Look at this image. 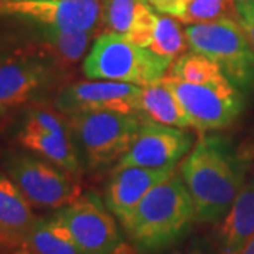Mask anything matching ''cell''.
Listing matches in <instances>:
<instances>
[{"instance_id": "6da1fadb", "label": "cell", "mask_w": 254, "mask_h": 254, "mask_svg": "<svg viewBox=\"0 0 254 254\" xmlns=\"http://www.w3.org/2000/svg\"><path fill=\"white\" fill-rule=\"evenodd\" d=\"M195 220L218 223L225 218L245 182L243 164L219 137H202L181 165Z\"/></svg>"}, {"instance_id": "7a4b0ae2", "label": "cell", "mask_w": 254, "mask_h": 254, "mask_svg": "<svg viewBox=\"0 0 254 254\" xmlns=\"http://www.w3.org/2000/svg\"><path fill=\"white\" fill-rule=\"evenodd\" d=\"M193 222L190 190L182 175L174 173L148 190L123 229L137 254H153L185 239Z\"/></svg>"}, {"instance_id": "3957f363", "label": "cell", "mask_w": 254, "mask_h": 254, "mask_svg": "<svg viewBox=\"0 0 254 254\" xmlns=\"http://www.w3.org/2000/svg\"><path fill=\"white\" fill-rule=\"evenodd\" d=\"M173 61L150 48L130 43L125 37L106 31L99 36L83 61V73L89 79L128 82L145 86L163 79Z\"/></svg>"}, {"instance_id": "277c9868", "label": "cell", "mask_w": 254, "mask_h": 254, "mask_svg": "<svg viewBox=\"0 0 254 254\" xmlns=\"http://www.w3.org/2000/svg\"><path fill=\"white\" fill-rule=\"evenodd\" d=\"M192 51L208 57L240 91L254 92V48L235 18L185 28Z\"/></svg>"}, {"instance_id": "5b68a950", "label": "cell", "mask_w": 254, "mask_h": 254, "mask_svg": "<svg viewBox=\"0 0 254 254\" xmlns=\"http://www.w3.org/2000/svg\"><path fill=\"white\" fill-rule=\"evenodd\" d=\"M140 115L122 112H83L71 116V128L92 168L106 167L126 153L141 126Z\"/></svg>"}, {"instance_id": "8992f818", "label": "cell", "mask_w": 254, "mask_h": 254, "mask_svg": "<svg viewBox=\"0 0 254 254\" xmlns=\"http://www.w3.org/2000/svg\"><path fill=\"white\" fill-rule=\"evenodd\" d=\"M164 81L181 100L192 127L200 133L230 126L245 106L242 91L226 76L202 85L188 83L170 75H165Z\"/></svg>"}, {"instance_id": "52a82bcc", "label": "cell", "mask_w": 254, "mask_h": 254, "mask_svg": "<svg viewBox=\"0 0 254 254\" xmlns=\"http://www.w3.org/2000/svg\"><path fill=\"white\" fill-rule=\"evenodd\" d=\"M6 173L31 206L61 209L81 196V187L48 160L27 153L10 154Z\"/></svg>"}, {"instance_id": "ba28073f", "label": "cell", "mask_w": 254, "mask_h": 254, "mask_svg": "<svg viewBox=\"0 0 254 254\" xmlns=\"http://www.w3.org/2000/svg\"><path fill=\"white\" fill-rule=\"evenodd\" d=\"M57 213L83 254H113L123 243L112 212L93 192L81 195Z\"/></svg>"}, {"instance_id": "9c48e42d", "label": "cell", "mask_w": 254, "mask_h": 254, "mask_svg": "<svg viewBox=\"0 0 254 254\" xmlns=\"http://www.w3.org/2000/svg\"><path fill=\"white\" fill-rule=\"evenodd\" d=\"M192 147V136L185 128L167 126L151 119H143L130 148L120 157L115 168L177 167Z\"/></svg>"}, {"instance_id": "30bf717a", "label": "cell", "mask_w": 254, "mask_h": 254, "mask_svg": "<svg viewBox=\"0 0 254 254\" xmlns=\"http://www.w3.org/2000/svg\"><path fill=\"white\" fill-rule=\"evenodd\" d=\"M0 14L93 33L102 23V4L99 0H0Z\"/></svg>"}, {"instance_id": "8fae6325", "label": "cell", "mask_w": 254, "mask_h": 254, "mask_svg": "<svg viewBox=\"0 0 254 254\" xmlns=\"http://www.w3.org/2000/svg\"><path fill=\"white\" fill-rule=\"evenodd\" d=\"M143 86L128 82L105 81L76 82L58 93L57 108L72 116L83 112H122L140 113Z\"/></svg>"}, {"instance_id": "7c38bea8", "label": "cell", "mask_w": 254, "mask_h": 254, "mask_svg": "<svg viewBox=\"0 0 254 254\" xmlns=\"http://www.w3.org/2000/svg\"><path fill=\"white\" fill-rule=\"evenodd\" d=\"M175 168L177 167L115 168L106 187L105 202L122 226L125 227L128 223L138 203L148 193V190L170 178L175 173Z\"/></svg>"}, {"instance_id": "4fadbf2b", "label": "cell", "mask_w": 254, "mask_h": 254, "mask_svg": "<svg viewBox=\"0 0 254 254\" xmlns=\"http://www.w3.org/2000/svg\"><path fill=\"white\" fill-rule=\"evenodd\" d=\"M157 13L148 0H103L102 23L109 33L148 48L154 36Z\"/></svg>"}, {"instance_id": "5bb4252c", "label": "cell", "mask_w": 254, "mask_h": 254, "mask_svg": "<svg viewBox=\"0 0 254 254\" xmlns=\"http://www.w3.org/2000/svg\"><path fill=\"white\" fill-rule=\"evenodd\" d=\"M51 76V66L43 58H23L0 65V110L28 100Z\"/></svg>"}, {"instance_id": "9a60e30c", "label": "cell", "mask_w": 254, "mask_h": 254, "mask_svg": "<svg viewBox=\"0 0 254 254\" xmlns=\"http://www.w3.org/2000/svg\"><path fill=\"white\" fill-rule=\"evenodd\" d=\"M36 220L30 202L17 185L9 175L0 173V252L26 247Z\"/></svg>"}, {"instance_id": "2e32d148", "label": "cell", "mask_w": 254, "mask_h": 254, "mask_svg": "<svg viewBox=\"0 0 254 254\" xmlns=\"http://www.w3.org/2000/svg\"><path fill=\"white\" fill-rule=\"evenodd\" d=\"M218 233V254H237L254 237V177L246 178Z\"/></svg>"}, {"instance_id": "e0dca14e", "label": "cell", "mask_w": 254, "mask_h": 254, "mask_svg": "<svg viewBox=\"0 0 254 254\" xmlns=\"http://www.w3.org/2000/svg\"><path fill=\"white\" fill-rule=\"evenodd\" d=\"M140 113L157 123L188 128L192 127L190 116L173 88L163 79L143 86Z\"/></svg>"}, {"instance_id": "ac0fdd59", "label": "cell", "mask_w": 254, "mask_h": 254, "mask_svg": "<svg viewBox=\"0 0 254 254\" xmlns=\"http://www.w3.org/2000/svg\"><path fill=\"white\" fill-rule=\"evenodd\" d=\"M18 141L27 150L41 155L66 173L76 174L81 168L69 133L61 134L23 128L18 134Z\"/></svg>"}, {"instance_id": "d6986e66", "label": "cell", "mask_w": 254, "mask_h": 254, "mask_svg": "<svg viewBox=\"0 0 254 254\" xmlns=\"http://www.w3.org/2000/svg\"><path fill=\"white\" fill-rule=\"evenodd\" d=\"M26 247L36 254H83L58 213L50 218H37Z\"/></svg>"}, {"instance_id": "ffe728a7", "label": "cell", "mask_w": 254, "mask_h": 254, "mask_svg": "<svg viewBox=\"0 0 254 254\" xmlns=\"http://www.w3.org/2000/svg\"><path fill=\"white\" fill-rule=\"evenodd\" d=\"M41 37L54 60L65 65H72L78 63L86 53L93 33L41 26Z\"/></svg>"}, {"instance_id": "44dd1931", "label": "cell", "mask_w": 254, "mask_h": 254, "mask_svg": "<svg viewBox=\"0 0 254 254\" xmlns=\"http://www.w3.org/2000/svg\"><path fill=\"white\" fill-rule=\"evenodd\" d=\"M148 48L154 51L155 54L171 60L174 63L185 53L187 48H190V46L185 31H182L181 24L175 20V17L160 13L157 14L154 36Z\"/></svg>"}, {"instance_id": "7402d4cb", "label": "cell", "mask_w": 254, "mask_h": 254, "mask_svg": "<svg viewBox=\"0 0 254 254\" xmlns=\"http://www.w3.org/2000/svg\"><path fill=\"white\" fill-rule=\"evenodd\" d=\"M167 75L195 85L209 83L225 76L218 64L195 51L182 54L180 58H177L171 64Z\"/></svg>"}, {"instance_id": "603a6c76", "label": "cell", "mask_w": 254, "mask_h": 254, "mask_svg": "<svg viewBox=\"0 0 254 254\" xmlns=\"http://www.w3.org/2000/svg\"><path fill=\"white\" fill-rule=\"evenodd\" d=\"M236 17V0H190L178 21L190 26Z\"/></svg>"}, {"instance_id": "cb8c5ba5", "label": "cell", "mask_w": 254, "mask_h": 254, "mask_svg": "<svg viewBox=\"0 0 254 254\" xmlns=\"http://www.w3.org/2000/svg\"><path fill=\"white\" fill-rule=\"evenodd\" d=\"M23 128L47 131V133H61V134L69 133L68 126L64 123L63 119H60L53 112H48V110L30 112Z\"/></svg>"}, {"instance_id": "d4e9b609", "label": "cell", "mask_w": 254, "mask_h": 254, "mask_svg": "<svg viewBox=\"0 0 254 254\" xmlns=\"http://www.w3.org/2000/svg\"><path fill=\"white\" fill-rule=\"evenodd\" d=\"M237 23L254 48V0H236Z\"/></svg>"}, {"instance_id": "484cf974", "label": "cell", "mask_w": 254, "mask_h": 254, "mask_svg": "<svg viewBox=\"0 0 254 254\" xmlns=\"http://www.w3.org/2000/svg\"><path fill=\"white\" fill-rule=\"evenodd\" d=\"M153 254H210L208 243L199 237H192L190 240H184L175 243L171 247L157 252Z\"/></svg>"}, {"instance_id": "4316f807", "label": "cell", "mask_w": 254, "mask_h": 254, "mask_svg": "<svg viewBox=\"0 0 254 254\" xmlns=\"http://www.w3.org/2000/svg\"><path fill=\"white\" fill-rule=\"evenodd\" d=\"M190 0H148V3L154 7L158 13L168 14L178 18L187 9Z\"/></svg>"}, {"instance_id": "83f0119b", "label": "cell", "mask_w": 254, "mask_h": 254, "mask_svg": "<svg viewBox=\"0 0 254 254\" xmlns=\"http://www.w3.org/2000/svg\"><path fill=\"white\" fill-rule=\"evenodd\" d=\"M113 254H137V252L134 250V247L131 245H126V243H122V246L119 247L118 250Z\"/></svg>"}, {"instance_id": "f1b7e54d", "label": "cell", "mask_w": 254, "mask_h": 254, "mask_svg": "<svg viewBox=\"0 0 254 254\" xmlns=\"http://www.w3.org/2000/svg\"><path fill=\"white\" fill-rule=\"evenodd\" d=\"M0 254H36L33 253L27 247H16V249H10V250H4L0 252Z\"/></svg>"}, {"instance_id": "f546056e", "label": "cell", "mask_w": 254, "mask_h": 254, "mask_svg": "<svg viewBox=\"0 0 254 254\" xmlns=\"http://www.w3.org/2000/svg\"><path fill=\"white\" fill-rule=\"evenodd\" d=\"M237 254H254V237H252V239L247 242V245H246Z\"/></svg>"}]
</instances>
